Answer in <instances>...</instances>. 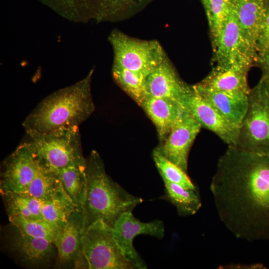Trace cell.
<instances>
[{"label":"cell","instance_id":"44dd1931","mask_svg":"<svg viewBox=\"0 0 269 269\" xmlns=\"http://www.w3.org/2000/svg\"><path fill=\"white\" fill-rule=\"evenodd\" d=\"M164 198L171 203L180 216L195 215L201 208L202 202L198 189H188L178 184L163 180Z\"/></svg>","mask_w":269,"mask_h":269},{"label":"cell","instance_id":"4fadbf2b","mask_svg":"<svg viewBox=\"0 0 269 269\" xmlns=\"http://www.w3.org/2000/svg\"><path fill=\"white\" fill-rule=\"evenodd\" d=\"M183 105L192 114L202 128L213 132L228 146L235 145L239 127L227 120L193 87L185 97Z\"/></svg>","mask_w":269,"mask_h":269},{"label":"cell","instance_id":"52a82bcc","mask_svg":"<svg viewBox=\"0 0 269 269\" xmlns=\"http://www.w3.org/2000/svg\"><path fill=\"white\" fill-rule=\"evenodd\" d=\"M29 136L37 156L51 170L57 172L69 164L85 159L78 126Z\"/></svg>","mask_w":269,"mask_h":269},{"label":"cell","instance_id":"30bf717a","mask_svg":"<svg viewBox=\"0 0 269 269\" xmlns=\"http://www.w3.org/2000/svg\"><path fill=\"white\" fill-rule=\"evenodd\" d=\"M214 47L217 66L249 70L257 61V52L244 36L232 4L228 18Z\"/></svg>","mask_w":269,"mask_h":269},{"label":"cell","instance_id":"83f0119b","mask_svg":"<svg viewBox=\"0 0 269 269\" xmlns=\"http://www.w3.org/2000/svg\"><path fill=\"white\" fill-rule=\"evenodd\" d=\"M153 159L163 180H167L188 189H197L190 177L181 167L170 161L156 149L153 151Z\"/></svg>","mask_w":269,"mask_h":269},{"label":"cell","instance_id":"2e32d148","mask_svg":"<svg viewBox=\"0 0 269 269\" xmlns=\"http://www.w3.org/2000/svg\"><path fill=\"white\" fill-rule=\"evenodd\" d=\"M194 90L232 124L239 127L247 110L249 94L208 89L197 84Z\"/></svg>","mask_w":269,"mask_h":269},{"label":"cell","instance_id":"d6986e66","mask_svg":"<svg viewBox=\"0 0 269 269\" xmlns=\"http://www.w3.org/2000/svg\"><path fill=\"white\" fill-rule=\"evenodd\" d=\"M248 70L237 67L216 66L197 84L213 90L249 94L251 89L249 87L247 80Z\"/></svg>","mask_w":269,"mask_h":269},{"label":"cell","instance_id":"d6a6232c","mask_svg":"<svg viewBox=\"0 0 269 269\" xmlns=\"http://www.w3.org/2000/svg\"></svg>","mask_w":269,"mask_h":269},{"label":"cell","instance_id":"484cf974","mask_svg":"<svg viewBox=\"0 0 269 269\" xmlns=\"http://www.w3.org/2000/svg\"><path fill=\"white\" fill-rule=\"evenodd\" d=\"M62 185L57 172L45 167L19 194L42 201H49L53 198Z\"/></svg>","mask_w":269,"mask_h":269},{"label":"cell","instance_id":"7a4b0ae2","mask_svg":"<svg viewBox=\"0 0 269 269\" xmlns=\"http://www.w3.org/2000/svg\"><path fill=\"white\" fill-rule=\"evenodd\" d=\"M94 69L74 84L44 99L25 118L22 126L29 135L79 126L94 112L91 91Z\"/></svg>","mask_w":269,"mask_h":269},{"label":"cell","instance_id":"7c38bea8","mask_svg":"<svg viewBox=\"0 0 269 269\" xmlns=\"http://www.w3.org/2000/svg\"><path fill=\"white\" fill-rule=\"evenodd\" d=\"M201 128L192 114L184 108L162 144L156 149L187 172L190 149Z\"/></svg>","mask_w":269,"mask_h":269},{"label":"cell","instance_id":"7402d4cb","mask_svg":"<svg viewBox=\"0 0 269 269\" xmlns=\"http://www.w3.org/2000/svg\"><path fill=\"white\" fill-rule=\"evenodd\" d=\"M41 201L43 218L62 229L64 228L70 214L76 208L63 184L51 200Z\"/></svg>","mask_w":269,"mask_h":269},{"label":"cell","instance_id":"3957f363","mask_svg":"<svg viewBox=\"0 0 269 269\" xmlns=\"http://www.w3.org/2000/svg\"><path fill=\"white\" fill-rule=\"evenodd\" d=\"M86 175L87 192L83 208L86 228L99 220L113 227L122 214L133 211L143 201L111 179L95 150L86 159Z\"/></svg>","mask_w":269,"mask_h":269},{"label":"cell","instance_id":"8fae6325","mask_svg":"<svg viewBox=\"0 0 269 269\" xmlns=\"http://www.w3.org/2000/svg\"><path fill=\"white\" fill-rule=\"evenodd\" d=\"M112 232L115 241L134 268L145 269L146 264L133 245L134 239L137 236L145 235L161 239L165 235V228L161 220L143 222L134 216L133 211H128L117 220L112 227Z\"/></svg>","mask_w":269,"mask_h":269},{"label":"cell","instance_id":"5bb4252c","mask_svg":"<svg viewBox=\"0 0 269 269\" xmlns=\"http://www.w3.org/2000/svg\"><path fill=\"white\" fill-rule=\"evenodd\" d=\"M145 81L148 94L171 100L182 106L185 97L192 89V86L181 79L167 56L146 77Z\"/></svg>","mask_w":269,"mask_h":269},{"label":"cell","instance_id":"9a60e30c","mask_svg":"<svg viewBox=\"0 0 269 269\" xmlns=\"http://www.w3.org/2000/svg\"><path fill=\"white\" fill-rule=\"evenodd\" d=\"M86 229L83 209L76 208L63 229L57 245L56 267H73L78 254L82 238Z\"/></svg>","mask_w":269,"mask_h":269},{"label":"cell","instance_id":"ba28073f","mask_svg":"<svg viewBox=\"0 0 269 269\" xmlns=\"http://www.w3.org/2000/svg\"><path fill=\"white\" fill-rule=\"evenodd\" d=\"M1 231L3 251L18 264L27 268L39 269L56 263L58 252L55 244L26 235L11 223Z\"/></svg>","mask_w":269,"mask_h":269},{"label":"cell","instance_id":"4316f807","mask_svg":"<svg viewBox=\"0 0 269 269\" xmlns=\"http://www.w3.org/2000/svg\"><path fill=\"white\" fill-rule=\"evenodd\" d=\"M202 1L214 45L228 18L232 2L231 0H202Z\"/></svg>","mask_w":269,"mask_h":269},{"label":"cell","instance_id":"5b68a950","mask_svg":"<svg viewBox=\"0 0 269 269\" xmlns=\"http://www.w3.org/2000/svg\"><path fill=\"white\" fill-rule=\"evenodd\" d=\"M233 146L249 152L269 153V90L261 80L249 94L247 110Z\"/></svg>","mask_w":269,"mask_h":269},{"label":"cell","instance_id":"f1b7e54d","mask_svg":"<svg viewBox=\"0 0 269 269\" xmlns=\"http://www.w3.org/2000/svg\"><path fill=\"white\" fill-rule=\"evenodd\" d=\"M269 49V3L257 42V55Z\"/></svg>","mask_w":269,"mask_h":269},{"label":"cell","instance_id":"9c48e42d","mask_svg":"<svg viewBox=\"0 0 269 269\" xmlns=\"http://www.w3.org/2000/svg\"><path fill=\"white\" fill-rule=\"evenodd\" d=\"M45 167L30 141L21 143L2 163L0 193L21 192Z\"/></svg>","mask_w":269,"mask_h":269},{"label":"cell","instance_id":"8992f818","mask_svg":"<svg viewBox=\"0 0 269 269\" xmlns=\"http://www.w3.org/2000/svg\"><path fill=\"white\" fill-rule=\"evenodd\" d=\"M109 41L114 52L113 64L121 66L146 77L166 56L159 42L141 40L123 32L113 30Z\"/></svg>","mask_w":269,"mask_h":269},{"label":"cell","instance_id":"d4e9b609","mask_svg":"<svg viewBox=\"0 0 269 269\" xmlns=\"http://www.w3.org/2000/svg\"><path fill=\"white\" fill-rule=\"evenodd\" d=\"M112 73L116 83L140 107L148 95L145 78L115 64H113Z\"/></svg>","mask_w":269,"mask_h":269},{"label":"cell","instance_id":"6da1fadb","mask_svg":"<svg viewBox=\"0 0 269 269\" xmlns=\"http://www.w3.org/2000/svg\"><path fill=\"white\" fill-rule=\"evenodd\" d=\"M210 188L220 220L235 237L269 241V153L228 146Z\"/></svg>","mask_w":269,"mask_h":269},{"label":"cell","instance_id":"e0dca14e","mask_svg":"<svg viewBox=\"0 0 269 269\" xmlns=\"http://www.w3.org/2000/svg\"><path fill=\"white\" fill-rule=\"evenodd\" d=\"M231 1L244 36L257 52V42L266 15L267 0Z\"/></svg>","mask_w":269,"mask_h":269},{"label":"cell","instance_id":"f546056e","mask_svg":"<svg viewBox=\"0 0 269 269\" xmlns=\"http://www.w3.org/2000/svg\"><path fill=\"white\" fill-rule=\"evenodd\" d=\"M256 62H258L262 71L261 80L269 90V49L258 54Z\"/></svg>","mask_w":269,"mask_h":269},{"label":"cell","instance_id":"277c9868","mask_svg":"<svg viewBox=\"0 0 269 269\" xmlns=\"http://www.w3.org/2000/svg\"><path fill=\"white\" fill-rule=\"evenodd\" d=\"M73 267L78 269H134L115 241L112 227L102 220L86 228Z\"/></svg>","mask_w":269,"mask_h":269},{"label":"cell","instance_id":"ac0fdd59","mask_svg":"<svg viewBox=\"0 0 269 269\" xmlns=\"http://www.w3.org/2000/svg\"><path fill=\"white\" fill-rule=\"evenodd\" d=\"M155 126L158 138L163 142L185 108L169 100L148 94L140 106Z\"/></svg>","mask_w":269,"mask_h":269},{"label":"cell","instance_id":"603a6c76","mask_svg":"<svg viewBox=\"0 0 269 269\" xmlns=\"http://www.w3.org/2000/svg\"><path fill=\"white\" fill-rule=\"evenodd\" d=\"M1 195L8 217L21 216L31 220L44 219L40 200L12 192L1 193Z\"/></svg>","mask_w":269,"mask_h":269},{"label":"cell","instance_id":"cb8c5ba5","mask_svg":"<svg viewBox=\"0 0 269 269\" xmlns=\"http://www.w3.org/2000/svg\"><path fill=\"white\" fill-rule=\"evenodd\" d=\"M10 223L29 236L52 242L57 247L63 229L43 219H27L21 216L8 217Z\"/></svg>","mask_w":269,"mask_h":269},{"label":"cell","instance_id":"1f68e13d","mask_svg":"<svg viewBox=\"0 0 269 269\" xmlns=\"http://www.w3.org/2000/svg\"><path fill=\"white\" fill-rule=\"evenodd\" d=\"M267 2L268 3H269V0H267Z\"/></svg>","mask_w":269,"mask_h":269},{"label":"cell","instance_id":"ffe728a7","mask_svg":"<svg viewBox=\"0 0 269 269\" xmlns=\"http://www.w3.org/2000/svg\"><path fill=\"white\" fill-rule=\"evenodd\" d=\"M57 172L76 208L83 209L87 192L86 159L69 164Z\"/></svg>","mask_w":269,"mask_h":269},{"label":"cell","instance_id":"4dcf8cb0","mask_svg":"<svg viewBox=\"0 0 269 269\" xmlns=\"http://www.w3.org/2000/svg\"><path fill=\"white\" fill-rule=\"evenodd\" d=\"M222 268L226 269H264L262 264H255L251 265L232 264L222 266Z\"/></svg>","mask_w":269,"mask_h":269}]
</instances>
